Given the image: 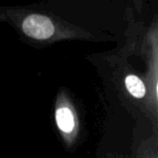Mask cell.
<instances>
[{"mask_svg":"<svg viewBox=\"0 0 158 158\" xmlns=\"http://www.w3.org/2000/svg\"><path fill=\"white\" fill-rule=\"evenodd\" d=\"M0 22L9 24L31 44L49 46L66 40L105 42L114 38L74 24L44 10L27 7H0Z\"/></svg>","mask_w":158,"mask_h":158,"instance_id":"6da1fadb","label":"cell"},{"mask_svg":"<svg viewBox=\"0 0 158 158\" xmlns=\"http://www.w3.org/2000/svg\"><path fill=\"white\" fill-rule=\"evenodd\" d=\"M128 59L129 55L121 49L106 54V61L113 69L115 87L127 108L132 114H138L141 118L149 120L146 85L143 76L134 70Z\"/></svg>","mask_w":158,"mask_h":158,"instance_id":"7a4b0ae2","label":"cell"},{"mask_svg":"<svg viewBox=\"0 0 158 158\" xmlns=\"http://www.w3.org/2000/svg\"><path fill=\"white\" fill-rule=\"evenodd\" d=\"M145 63L143 75L148 94L149 123L153 133L158 134V19L154 16L144 28L140 41V52Z\"/></svg>","mask_w":158,"mask_h":158,"instance_id":"3957f363","label":"cell"},{"mask_svg":"<svg viewBox=\"0 0 158 158\" xmlns=\"http://www.w3.org/2000/svg\"><path fill=\"white\" fill-rule=\"evenodd\" d=\"M53 117L65 149L70 153L75 152L81 142L84 128L78 106L70 92L64 87L59 89L55 97Z\"/></svg>","mask_w":158,"mask_h":158,"instance_id":"277c9868","label":"cell"},{"mask_svg":"<svg viewBox=\"0 0 158 158\" xmlns=\"http://www.w3.org/2000/svg\"><path fill=\"white\" fill-rule=\"evenodd\" d=\"M103 158H130L127 155H119V154H107Z\"/></svg>","mask_w":158,"mask_h":158,"instance_id":"5b68a950","label":"cell"}]
</instances>
